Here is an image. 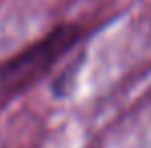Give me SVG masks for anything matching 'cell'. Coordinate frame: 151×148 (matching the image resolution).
I'll list each match as a JSON object with an SVG mask.
<instances>
[{
	"mask_svg": "<svg viewBox=\"0 0 151 148\" xmlns=\"http://www.w3.org/2000/svg\"><path fill=\"white\" fill-rule=\"evenodd\" d=\"M72 41H74V37L70 30L68 33L59 30L53 37L41 41L39 45L21 53L12 61L0 65V87L2 89L17 87V85H23L27 81H31L33 77L41 75L59 57V53H63L72 45Z\"/></svg>",
	"mask_w": 151,
	"mask_h": 148,
	"instance_id": "cell-1",
	"label": "cell"
}]
</instances>
